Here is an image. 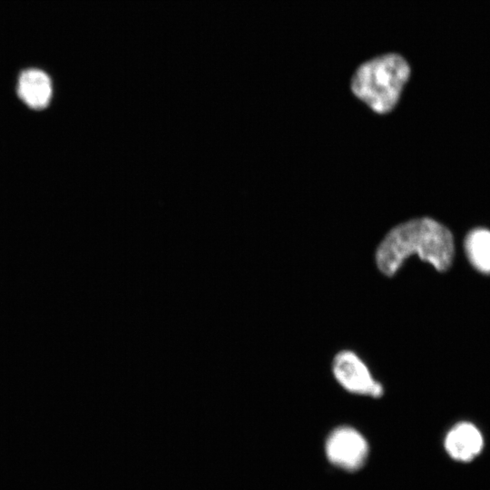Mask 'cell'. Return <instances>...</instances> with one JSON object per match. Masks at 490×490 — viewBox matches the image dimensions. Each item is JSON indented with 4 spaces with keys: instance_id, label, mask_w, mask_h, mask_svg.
I'll return each mask as SVG.
<instances>
[{
    "instance_id": "obj_1",
    "label": "cell",
    "mask_w": 490,
    "mask_h": 490,
    "mask_svg": "<svg viewBox=\"0 0 490 490\" xmlns=\"http://www.w3.org/2000/svg\"><path fill=\"white\" fill-rule=\"evenodd\" d=\"M413 255L439 272L446 271L455 257L452 232L429 217L407 220L387 233L377 248L375 261L383 275L393 277Z\"/></svg>"
},
{
    "instance_id": "obj_2",
    "label": "cell",
    "mask_w": 490,
    "mask_h": 490,
    "mask_svg": "<svg viewBox=\"0 0 490 490\" xmlns=\"http://www.w3.org/2000/svg\"><path fill=\"white\" fill-rule=\"evenodd\" d=\"M411 74L407 59L397 53H387L361 64L350 80L352 93L373 112L385 114L397 104Z\"/></svg>"
},
{
    "instance_id": "obj_3",
    "label": "cell",
    "mask_w": 490,
    "mask_h": 490,
    "mask_svg": "<svg viewBox=\"0 0 490 490\" xmlns=\"http://www.w3.org/2000/svg\"><path fill=\"white\" fill-rule=\"evenodd\" d=\"M331 372L337 383L347 392L371 398H380L385 387L375 378L361 357L353 350L338 352L331 363Z\"/></svg>"
},
{
    "instance_id": "obj_4",
    "label": "cell",
    "mask_w": 490,
    "mask_h": 490,
    "mask_svg": "<svg viewBox=\"0 0 490 490\" xmlns=\"http://www.w3.org/2000/svg\"><path fill=\"white\" fill-rule=\"evenodd\" d=\"M325 450L332 464L347 470H355L364 464L368 454V444L356 428L340 426L328 434Z\"/></svg>"
},
{
    "instance_id": "obj_5",
    "label": "cell",
    "mask_w": 490,
    "mask_h": 490,
    "mask_svg": "<svg viewBox=\"0 0 490 490\" xmlns=\"http://www.w3.org/2000/svg\"><path fill=\"white\" fill-rule=\"evenodd\" d=\"M16 93L28 108L35 111L44 110L52 100V80L40 69H26L18 76Z\"/></svg>"
},
{
    "instance_id": "obj_6",
    "label": "cell",
    "mask_w": 490,
    "mask_h": 490,
    "mask_svg": "<svg viewBox=\"0 0 490 490\" xmlns=\"http://www.w3.org/2000/svg\"><path fill=\"white\" fill-rule=\"evenodd\" d=\"M445 447L453 458L469 461L481 451L483 438L474 425L462 422L453 426L446 434Z\"/></svg>"
},
{
    "instance_id": "obj_7",
    "label": "cell",
    "mask_w": 490,
    "mask_h": 490,
    "mask_svg": "<svg viewBox=\"0 0 490 490\" xmlns=\"http://www.w3.org/2000/svg\"><path fill=\"white\" fill-rule=\"evenodd\" d=\"M464 250L476 270L490 275V230L475 228L470 230L464 240Z\"/></svg>"
}]
</instances>
